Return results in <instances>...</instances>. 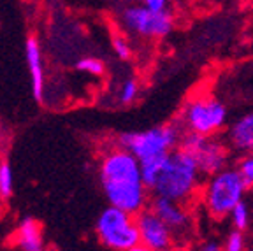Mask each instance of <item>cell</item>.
Segmentation results:
<instances>
[{
    "mask_svg": "<svg viewBox=\"0 0 253 251\" xmlns=\"http://www.w3.org/2000/svg\"><path fill=\"white\" fill-rule=\"evenodd\" d=\"M99 179L109 206L139 214L150 206L151 192L144 183L141 162L116 144L102 155Z\"/></svg>",
    "mask_w": 253,
    "mask_h": 251,
    "instance_id": "obj_1",
    "label": "cell"
},
{
    "mask_svg": "<svg viewBox=\"0 0 253 251\" xmlns=\"http://www.w3.org/2000/svg\"><path fill=\"white\" fill-rule=\"evenodd\" d=\"M204 174L199 169L197 162L185 149L178 148L167 155L157 179L151 185V195L167 197V199L194 204L199 199Z\"/></svg>",
    "mask_w": 253,
    "mask_h": 251,
    "instance_id": "obj_2",
    "label": "cell"
},
{
    "mask_svg": "<svg viewBox=\"0 0 253 251\" xmlns=\"http://www.w3.org/2000/svg\"><path fill=\"white\" fill-rule=\"evenodd\" d=\"M246 192H248V186L237 167L227 165L218 172L204 177L197 200L206 214L213 220L221 221L229 218L232 209L245 200Z\"/></svg>",
    "mask_w": 253,
    "mask_h": 251,
    "instance_id": "obj_3",
    "label": "cell"
},
{
    "mask_svg": "<svg viewBox=\"0 0 253 251\" xmlns=\"http://www.w3.org/2000/svg\"><path fill=\"white\" fill-rule=\"evenodd\" d=\"M229 107L213 93H199L185 100L178 114V125L185 133L220 135L229 125Z\"/></svg>",
    "mask_w": 253,
    "mask_h": 251,
    "instance_id": "obj_4",
    "label": "cell"
},
{
    "mask_svg": "<svg viewBox=\"0 0 253 251\" xmlns=\"http://www.w3.org/2000/svg\"><path fill=\"white\" fill-rule=\"evenodd\" d=\"M183 130L178 123L157 125L153 128L139 130V132L120 133L116 144L130 151L139 162H150L157 158H164L174 149L179 148Z\"/></svg>",
    "mask_w": 253,
    "mask_h": 251,
    "instance_id": "obj_5",
    "label": "cell"
},
{
    "mask_svg": "<svg viewBox=\"0 0 253 251\" xmlns=\"http://www.w3.org/2000/svg\"><path fill=\"white\" fill-rule=\"evenodd\" d=\"M97 237L111 251H126L141 243L135 214L107 206L97 218Z\"/></svg>",
    "mask_w": 253,
    "mask_h": 251,
    "instance_id": "obj_6",
    "label": "cell"
},
{
    "mask_svg": "<svg viewBox=\"0 0 253 251\" xmlns=\"http://www.w3.org/2000/svg\"><path fill=\"white\" fill-rule=\"evenodd\" d=\"M179 148L194 157L204 176H210L227 167L232 155L225 139L220 135H197L183 132Z\"/></svg>",
    "mask_w": 253,
    "mask_h": 251,
    "instance_id": "obj_7",
    "label": "cell"
},
{
    "mask_svg": "<svg viewBox=\"0 0 253 251\" xmlns=\"http://www.w3.org/2000/svg\"><path fill=\"white\" fill-rule=\"evenodd\" d=\"M126 30L146 39H164L172 32L174 20L169 11H151L144 5H130L122 12Z\"/></svg>",
    "mask_w": 253,
    "mask_h": 251,
    "instance_id": "obj_8",
    "label": "cell"
},
{
    "mask_svg": "<svg viewBox=\"0 0 253 251\" xmlns=\"http://www.w3.org/2000/svg\"><path fill=\"white\" fill-rule=\"evenodd\" d=\"M148 208L157 212L174 232L176 239L186 243L195 234V212L192 204L178 202V200L167 199V197L153 195Z\"/></svg>",
    "mask_w": 253,
    "mask_h": 251,
    "instance_id": "obj_9",
    "label": "cell"
},
{
    "mask_svg": "<svg viewBox=\"0 0 253 251\" xmlns=\"http://www.w3.org/2000/svg\"><path fill=\"white\" fill-rule=\"evenodd\" d=\"M135 221H137L141 244H146L157 251H169L178 244V239L169 225L150 208L135 214Z\"/></svg>",
    "mask_w": 253,
    "mask_h": 251,
    "instance_id": "obj_10",
    "label": "cell"
},
{
    "mask_svg": "<svg viewBox=\"0 0 253 251\" xmlns=\"http://www.w3.org/2000/svg\"><path fill=\"white\" fill-rule=\"evenodd\" d=\"M223 139L232 155L243 157L253 153V106L230 120L223 132Z\"/></svg>",
    "mask_w": 253,
    "mask_h": 251,
    "instance_id": "obj_11",
    "label": "cell"
},
{
    "mask_svg": "<svg viewBox=\"0 0 253 251\" xmlns=\"http://www.w3.org/2000/svg\"><path fill=\"white\" fill-rule=\"evenodd\" d=\"M25 58L32 79V93L37 102L44 100V67H42V53L41 46L34 37L25 42Z\"/></svg>",
    "mask_w": 253,
    "mask_h": 251,
    "instance_id": "obj_12",
    "label": "cell"
},
{
    "mask_svg": "<svg viewBox=\"0 0 253 251\" xmlns=\"http://www.w3.org/2000/svg\"><path fill=\"white\" fill-rule=\"evenodd\" d=\"M18 246L21 251H44L41 225L34 218H23L18 227Z\"/></svg>",
    "mask_w": 253,
    "mask_h": 251,
    "instance_id": "obj_13",
    "label": "cell"
},
{
    "mask_svg": "<svg viewBox=\"0 0 253 251\" xmlns=\"http://www.w3.org/2000/svg\"><path fill=\"white\" fill-rule=\"evenodd\" d=\"M229 220H230V223H232V228H236V230L243 232L248 228L250 220H252V212H250V208L245 200L239 202V204L232 209V212L229 214Z\"/></svg>",
    "mask_w": 253,
    "mask_h": 251,
    "instance_id": "obj_14",
    "label": "cell"
},
{
    "mask_svg": "<svg viewBox=\"0 0 253 251\" xmlns=\"http://www.w3.org/2000/svg\"><path fill=\"white\" fill-rule=\"evenodd\" d=\"M12 190H14V176H12V169L7 162L0 164V195L2 197H11Z\"/></svg>",
    "mask_w": 253,
    "mask_h": 251,
    "instance_id": "obj_15",
    "label": "cell"
},
{
    "mask_svg": "<svg viewBox=\"0 0 253 251\" xmlns=\"http://www.w3.org/2000/svg\"><path fill=\"white\" fill-rule=\"evenodd\" d=\"M137 95H139V83L132 78L125 79V81L122 83V86H120V93H118L120 104L128 106V104H132L135 98H137Z\"/></svg>",
    "mask_w": 253,
    "mask_h": 251,
    "instance_id": "obj_16",
    "label": "cell"
},
{
    "mask_svg": "<svg viewBox=\"0 0 253 251\" xmlns=\"http://www.w3.org/2000/svg\"><path fill=\"white\" fill-rule=\"evenodd\" d=\"M236 167L239 170V174H241V177L245 179L248 190H253V153L239 157Z\"/></svg>",
    "mask_w": 253,
    "mask_h": 251,
    "instance_id": "obj_17",
    "label": "cell"
},
{
    "mask_svg": "<svg viewBox=\"0 0 253 251\" xmlns=\"http://www.w3.org/2000/svg\"><path fill=\"white\" fill-rule=\"evenodd\" d=\"M223 251H245V236L241 230H232L227 234L223 241Z\"/></svg>",
    "mask_w": 253,
    "mask_h": 251,
    "instance_id": "obj_18",
    "label": "cell"
},
{
    "mask_svg": "<svg viewBox=\"0 0 253 251\" xmlns=\"http://www.w3.org/2000/svg\"><path fill=\"white\" fill-rule=\"evenodd\" d=\"M76 69L84 74H91V76H100L104 74V63L99 58H83L76 63Z\"/></svg>",
    "mask_w": 253,
    "mask_h": 251,
    "instance_id": "obj_19",
    "label": "cell"
},
{
    "mask_svg": "<svg viewBox=\"0 0 253 251\" xmlns=\"http://www.w3.org/2000/svg\"><path fill=\"white\" fill-rule=\"evenodd\" d=\"M113 49L120 60H128L132 56V47L125 37H115L113 39Z\"/></svg>",
    "mask_w": 253,
    "mask_h": 251,
    "instance_id": "obj_20",
    "label": "cell"
},
{
    "mask_svg": "<svg viewBox=\"0 0 253 251\" xmlns=\"http://www.w3.org/2000/svg\"><path fill=\"white\" fill-rule=\"evenodd\" d=\"M197 251H223V244L214 239H204L197 244Z\"/></svg>",
    "mask_w": 253,
    "mask_h": 251,
    "instance_id": "obj_21",
    "label": "cell"
},
{
    "mask_svg": "<svg viewBox=\"0 0 253 251\" xmlns=\"http://www.w3.org/2000/svg\"><path fill=\"white\" fill-rule=\"evenodd\" d=\"M142 5L151 11H167V5H169V0H141Z\"/></svg>",
    "mask_w": 253,
    "mask_h": 251,
    "instance_id": "obj_22",
    "label": "cell"
},
{
    "mask_svg": "<svg viewBox=\"0 0 253 251\" xmlns=\"http://www.w3.org/2000/svg\"><path fill=\"white\" fill-rule=\"evenodd\" d=\"M169 251H197V248L192 246V244H188V243H181V244L178 243L172 250H169Z\"/></svg>",
    "mask_w": 253,
    "mask_h": 251,
    "instance_id": "obj_23",
    "label": "cell"
},
{
    "mask_svg": "<svg viewBox=\"0 0 253 251\" xmlns=\"http://www.w3.org/2000/svg\"><path fill=\"white\" fill-rule=\"evenodd\" d=\"M126 251H157V250H153V248H150V246H146V244H135V246H132L130 250H126Z\"/></svg>",
    "mask_w": 253,
    "mask_h": 251,
    "instance_id": "obj_24",
    "label": "cell"
}]
</instances>
